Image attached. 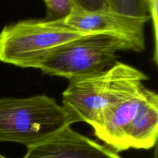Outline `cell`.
Listing matches in <instances>:
<instances>
[{
  "label": "cell",
  "instance_id": "6da1fadb",
  "mask_svg": "<svg viewBox=\"0 0 158 158\" xmlns=\"http://www.w3.org/2000/svg\"><path fill=\"white\" fill-rule=\"evenodd\" d=\"M148 80L137 68L117 62L106 70L69 81L63 105L93 127L106 109L140 92Z\"/></svg>",
  "mask_w": 158,
  "mask_h": 158
},
{
  "label": "cell",
  "instance_id": "7a4b0ae2",
  "mask_svg": "<svg viewBox=\"0 0 158 158\" xmlns=\"http://www.w3.org/2000/svg\"><path fill=\"white\" fill-rule=\"evenodd\" d=\"M77 122L73 113L46 95L0 98V142L29 148Z\"/></svg>",
  "mask_w": 158,
  "mask_h": 158
},
{
  "label": "cell",
  "instance_id": "3957f363",
  "mask_svg": "<svg viewBox=\"0 0 158 158\" xmlns=\"http://www.w3.org/2000/svg\"><path fill=\"white\" fill-rule=\"evenodd\" d=\"M92 34L55 26L43 19L21 20L7 25L0 32V62L39 69L56 49Z\"/></svg>",
  "mask_w": 158,
  "mask_h": 158
},
{
  "label": "cell",
  "instance_id": "277c9868",
  "mask_svg": "<svg viewBox=\"0 0 158 158\" xmlns=\"http://www.w3.org/2000/svg\"><path fill=\"white\" fill-rule=\"evenodd\" d=\"M127 50L137 52L124 39L111 34H92L56 49L39 69L45 74L72 81L109 69L117 63V52Z\"/></svg>",
  "mask_w": 158,
  "mask_h": 158
},
{
  "label": "cell",
  "instance_id": "5b68a950",
  "mask_svg": "<svg viewBox=\"0 0 158 158\" xmlns=\"http://www.w3.org/2000/svg\"><path fill=\"white\" fill-rule=\"evenodd\" d=\"M147 22L121 16L109 10L89 11L77 5L61 21L49 23L86 33H106L127 40L141 52L145 48L144 26Z\"/></svg>",
  "mask_w": 158,
  "mask_h": 158
},
{
  "label": "cell",
  "instance_id": "8992f818",
  "mask_svg": "<svg viewBox=\"0 0 158 158\" xmlns=\"http://www.w3.org/2000/svg\"><path fill=\"white\" fill-rule=\"evenodd\" d=\"M23 158H122L116 151L65 127L40 143L27 148Z\"/></svg>",
  "mask_w": 158,
  "mask_h": 158
},
{
  "label": "cell",
  "instance_id": "52a82bcc",
  "mask_svg": "<svg viewBox=\"0 0 158 158\" xmlns=\"http://www.w3.org/2000/svg\"><path fill=\"white\" fill-rule=\"evenodd\" d=\"M147 88L106 109L93 128L95 135L117 153L127 151L126 132L141 103Z\"/></svg>",
  "mask_w": 158,
  "mask_h": 158
},
{
  "label": "cell",
  "instance_id": "ba28073f",
  "mask_svg": "<svg viewBox=\"0 0 158 158\" xmlns=\"http://www.w3.org/2000/svg\"><path fill=\"white\" fill-rule=\"evenodd\" d=\"M158 96L147 88L134 119L126 132L127 149L149 150L157 143Z\"/></svg>",
  "mask_w": 158,
  "mask_h": 158
},
{
  "label": "cell",
  "instance_id": "9c48e42d",
  "mask_svg": "<svg viewBox=\"0 0 158 158\" xmlns=\"http://www.w3.org/2000/svg\"><path fill=\"white\" fill-rule=\"evenodd\" d=\"M109 11L133 19H150L148 0H106Z\"/></svg>",
  "mask_w": 158,
  "mask_h": 158
},
{
  "label": "cell",
  "instance_id": "30bf717a",
  "mask_svg": "<svg viewBox=\"0 0 158 158\" xmlns=\"http://www.w3.org/2000/svg\"><path fill=\"white\" fill-rule=\"evenodd\" d=\"M46 9V17L43 21L55 23L68 16L77 5L76 0H43Z\"/></svg>",
  "mask_w": 158,
  "mask_h": 158
},
{
  "label": "cell",
  "instance_id": "8fae6325",
  "mask_svg": "<svg viewBox=\"0 0 158 158\" xmlns=\"http://www.w3.org/2000/svg\"><path fill=\"white\" fill-rule=\"evenodd\" d=\"M148 11L150 19H152L154 30V41H155V52L154 61H157V19H158V0H148Z\"/></svg>",
  "mask_w": 158,
  "mask_h": 158
},
{
  "label": "cell",
  "instance_id": "7c38bea8",
  "mask_svg": "<svg viewBox=\"0 0 158 158\" xmlns=\"http://www.w3.org/2000/svg\"><path fill=\"white\" fill-rule=\"evenodd\" d=\"M77 5L89 11L109 10L106 0H76Z\"/></svg>",
  "mask_w": 158,
  "mask_h": 158
},
{
  "label": "cell",
  "instance_id": "4fadbf2b",
  "mask_svg": "<svg viewBox=\"0 0 158 158\" xmlns=\"http://www.w3.org/2000/svg\"><path fill=\"white\" fill-rule=\"evenodd\" d=\"M154 158H158V156H157V148H155V151H154Z\"/></svg>",
  "mask_w": 158,
  "mask_h": 158
},
{
  "label": "cell",
  "instance_id": "5bb4252c",
  "mask_svg": "<svg viewBox=\"0 0 158 158\" xmlns=\"http://www.w3.org/2000/svg\"><path fill=\"white\" fill-rule=\"evenodd\" d=\"M0 158H8V157H5V156H3V155H2V154H0Z\"/></svg>",
  "mask_w": 158,
  "mask_h": 158
}]
</instances>
